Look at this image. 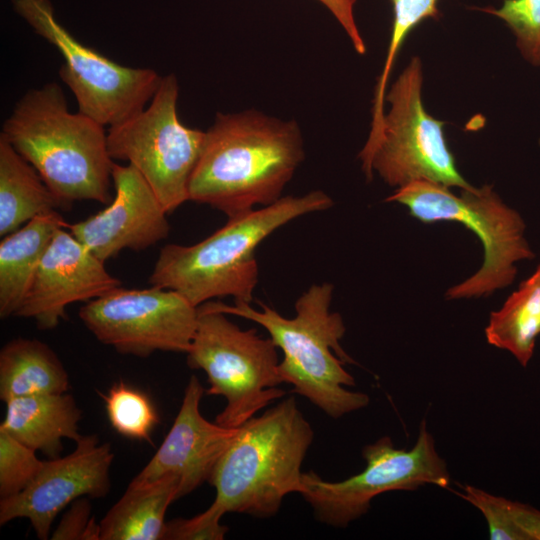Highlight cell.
<instances>
[{
	"mask_svg": "<svg viewBox=\"0 0 540 540\" xmlns=\"http://www.w3.org/2000/svg\"><path fill=\"white\" fill-rule=\"evenodd\" d=\"M114 459L109 443L81 436L65 457L45 461L35 479L19 494L0 500V524L27 518L41 540L49 538L57 515L77 499L105 497Z\"/></svg>",
	"mask_w": 540,
	"mask_h": 540,
	"instance_id": "13",
	"label": "cell"
},
{
	"mask_svg": "<svg viewBox=\"0 0 540 540\" xmlns=\"http://www.w3.org/2000/svg\"><path fill=\"white\" fill-rule=\"evenodd\" d=\"M0 136L35 168L65 209L74 201L112 200L114 161L104 126L70 112L56 82L27 91Z\"/></svg>",
	"mask_w": 540,
	"mask_h": 540,
	"instance_id": "2",
	"label": "cell"
},
{
	"mask_svg": "<svg viewBox=\"0 0 540 540\" xmlns=\"http://www.w3.org/2000/svg\"><path fill=\"white\" fill-rule=\"evenodd\" d=\"M111 426L121 435L151 443L159 415L149 397L127 383H114L101 394Z\"/></svg>",
	"mask_w": 540,
	"mask_h": 540,
	"instance_id": "23",
	"label": "cell"
},
{
	"mask_svg": "<svg viewBox=\"0 0 540 540\" xmlns=\"http://www.w3.org/2000/svg\"><path fill=\"white\" fill-rule=\"evenodd\" d=\"M222 516L209 507L189 519H174L166 522L164 540H222L228 527L222 525Z\"/></svg>",
	"mask_w": 540,
	"mask_h": 540,
	"instance_id": "27",
	"label": "cell"
},
{
	"mask_svg": "<svg viewBox=\"0 0 540 540\" xmlns=\"http://www.w3.org/2000/svg\"><path fill=\"white\" fill-rule=\"evenodd\" d=\"M96 339L122 354L187 353L198 324V307L180 293L152 286H121L86 302L79 311Z\"/></svg>",
	"mask_w": 540,
	"mask_h": 540,
	"instance_id": "12",
	"label": "cell"
},
{
	"mask_svg": "<svg viewBox=\"0 0 540 540\" xmlns=\"http://www.w3.org/2000/svg\"><path fill=\"white\" fill-rule=\"evenodd\" d=\"M334 286L324 282L314 284L296 301V315L286 318L264 303L260 310L250 303L227 305L208 301L209 305L227 315L251 320L269 333L283 353L278 373L283 383L332 418L360 410L369 404V396L350 391L353 376L344 363H354L340 345L345 334L341 315L330 311Z\"/></svg>",
	"mask_w": 540,
	"mask_h": 540,
	"instance_id": "4",
	"label": "cell"
},
{
	"mask_svg": "<svg viewBox=\"0 0 540 540\" xmlns=\"http://www.w3.org/2000/svg\"><path fill=\"white\" fill-rule=\"evenodd\" d=\"M67 222L58 211L39 215L0 243V317L16 316L39 264L58 229Z\"/></svg>",
	"mask_w": 540,
	"mask_h": 540,
	"instance_id": "18",
	"label": "cell"
},
{
	"mask_svg": "<svg viewBox=\"0 0 540 540\" xmlns=\"http://www.w3.org/2000/svg\"><path fill=\"white\" fill-rule=\"evenodd\" d=\"M540 335V263L504 302L490 314L485 328L487 342L510 352L526 367Z\"/></svg>",
	"mask_w": 540,
	"mask_h": 540,
	"instance_id": "22",
	"label": "cell"
},
{
	"mask_svg": "<svg viewBox=\"0 0 540 540\" xmlns=\"http://www.w3.org/2000/svg\"><path fill=\"white\" fill-rule=\"evenodd\" d=\"M115 196L98 213L66 229L103 262L129 249L144 250L169 234L167 211L131 164L114 163Z\"/></svg>",
	"mask_w": 540,
	"mask_h": 540,
	"instance_id": "14",
	"label": "cell"
},
{
	"mask_svg": "<svg viewBox=\"0 0 540 540\" xmlns=\"http://www.w3.org/2000/svg\"><path fill=\"white\" fill-rule=\"evenodd\" d=\"M180 480L169 474L154 481L130 482L99 522L100 540H160L169 505L178 499Z\"/></svg>",
	"mask_w": 540,
	"mask_h": 540,
	"instance_id": "19",
	"label": "cell"
},
{
	"mask_svg": "<svg viewBox=\"0 0 540 540\" xmlns=\"http://www.w3.org/2000/svg\"><path fill=\"white\" fill-rule=\"evenodd\" d=\"M53 540H100V526L85 497L74 501L51 535Z\"/></svg>",
	"mask_w": 540,
	"mask_h": 540,
	"instance_id": "28",
	"label": "cell"
},
{
	"mask_svg": "<svg viewBox=\"0 0 540 540\" xmlns=\"http://www.w3.org/2000/svg\"><path fill=\"white\" fill-rule=\"evenodd\" d=\"M437 2L438 0H392L394 9L392 34L383 70L375 89L374 110L381 111L384 109L389 75L403 41L409 32L422 20L438 16Z\"/></svg>",
	"mask_w": 540,
	"mask_h": 540,
	"instance_id": "24",
	"label": "cell"
},
{
	"mask_svg": "<svg viewBox=\"0 0 540 540\" xmlns=\"http://www.w3.org/2000/svg\"><path fill=\"white\" fill-rule=\"evenodd\" d=\"M449 188L430 181H414L397 188L385 201L404 205L412 217L423 223L458 222L480 239L484 249L481 267L450 287L447 299L487 296L509 286L517 274L515 264L534 258L522 216L506 205L491 185L460 189L459 195Z\"/></svg>",
	"mask_w": 540,
	"mask_h": 540,
	"instance_id": "6",
	"label": "cell"
},
{
	"mask_svg": "<svg viewBox=\"0 0 540 540\" xmlns=\"http://www.w3.org/2000/svg\"><path fill=\"white\" fill-rule=\"evenodd\" d=\"M299 125L257 110L218 113L205 131L189 182V200L210 205L228 218L270 205L303 161Z\"/></svg>",
	"mask_w": 540,
	"mask_h": 540,
	"instance_id": "1",
	"label": "cell"
},
{
	"mask_svg": "<svg viewBox=\"0 0 540 540\" xmlns=\"http://www.w3.org/2000/svg\"><path fill=\"white\" fill-rule=\"evenodd\" d=\"M481 10L503 20L513 32L522 57L540 66V0H504L497 9Z\"/></svg>",
	"mask_w": 540,
	"mask_h": 540,
	"instance_id": "25",
	"label": "cell"
},
{
	"mask_svg": "<svg viewBox=\"0 0 540 540\" xmlns=\"http://www.w3.org/2000/svg\"><path fill=\"white\" fill-rule=\"evenodd\" d=\"M204 388L193 375L168 434L147 465L131 481L142 484L165 475L180 480L178 499L209 479L233 442L239 427L228 428L205 419L200 412Z\"/></svg>",
	"mask_w": 540,
	"mask_h": 540,
	"instance_id": "16",
	"label": "cell"
},
{
	"mask_svg": "<svg viewBox=\"0 0 540 540\" xmlns=\"http://www.w3.org/2000/svg\"><path fill=\"white\" fill-rule=\"evenodd\" d=\"M69 376L56 353L36 339L16 338L0 351V398L61 394L69 390Z\"/></svg>",
	"mask_w": 540,
	"mask_h": 540,
	"instance_id": "20",
	"label": "cell"
},
{
	"mask_svg": "<svg viewBox=\"0 0 540 540\" xmlns=\"http://www.w3.org/2000/svg\"><path fill=\"white\" fill-rule=\"evenodd\" d=\"M313 437L293 396L246 421L209 479L216 489L209 508L220 516L277 514L288 494L303 491L301 467Z\"/></svg>",
	"mask_w": 540,
	"mask_h": 540,
	"instance_id": "5",
	"label": "cell"
},
{
	"mask_svg": "<svg viewBox=\"0 0 540 540\" xmlns=\"http://www.w3.org/2000/svg\"><path fill=\"white\" fill-rule=\"evenodd\" d=\"M104 263L66 227L58 229L16 317L33 319L43 330L55 328L69 305L88 302L121 286Z\"/></svg>",
	"mask_w": 540,
	"mask_h": 540,
	"instance_id": "15",
	"label": "cell"
},
{
	"mask_svg": "<svg viewBox=\"0 0 540 540\" xmlns=\"http://www.w3.org/2000/svg\"><path fill=\"white\" fill-rule=\"evenodd\" d=\"M175 75L162 77L148 107L110 126L107 146L113 160L134 166L167 211L189 200V182L205 140V131L178 118Z\"/></svg>",
	"mask_w": 540,
	"mask_h": 540,
	"instance_id": "9",
	"label": "cell"
},
{
	"mask_svg": "<svg viewBox=\"0 0 540 540\" xmlns=\"http://www.w3.org/2000/svg\"><path fill=\"white\" fill-rule=\"evenodd\" d=\"M332 205L330 196L314 190L228 218L223 227L196 244L164 246L149 283L180 293L196 307L227 296L250 303L259 274L257 246L291 220Z\"/></svg>",
	"mask_w": 540,
	"mask_h": 540,
	"instance_id": "3",
	"label": "cell"
},
{
	"mask_svg": "<svg viewBox=\"0 0 540 540\" xmlns=\"http://www.w3.org/2000/svg\"><path fill=\"white\" fill-rule=\"evenodd\" d=\"M362 455L364 470L342 481L330 482L314 471L303 472L301 496L318 521L344 528L367 513L372 499L382 493L416 490L425 484L449 487L446 462L437 453L425 420L410 450L396 448L385 436L365 446Z\"/></svg>",
	"mask_w": 540,
	"mask_h": 540,
	"instance_id": "11",
	"label": "cell"
},
{
	"mask_svg": "<svg viewBox=\"0 0 540 540\" xmlns=\"http://www.w3.org/2000/svg\"><path fill=\"white\" fill-rule=\"evenodd\" d=\"M0 429L22 444L56 458L65 438L75 442L82 436V411L72 395L42 394L11 399Z\"/></svg>",
	"mask_w": 540,
	"mask_h": 540,
	"instance_id": "17",
	"label": "cell"
},
{
	"mask_svg": "<svg viewBox=\"0 0 540 540\" xmlns=\"http://www.w3.org/2000/svg\"><path fill=\"white\" fill-rule=\"evenodd\" d=\"M44 462L34 449L0 429V498L22 492L39 474Z\"/></svg>",
	"mask_w": 540,
	"mask_h": 540,
	"instance_id": "26",
	"label": "cell"
},
{
	"mask_svg": "<svg viewBox=\"0 0 540 540\" xmlns=\"http://www.w3.org/2000/svg\"><path fill=\"white\" fill-rule=\"evenodd\" d=\"M511 540H540V511L505 498Z\"/></svg>",
	"mask_w": 540,
	"mask_h": 540,
	"instance_id": "29",
	"label": "cell"
},
{
	"mask_svg": "<svg viewBox=\"0 0 540 540\" xmlns=\"http://www.w3.org/2000/svg\"><path fill=\"white\" fill-rule=\"evenodd\" d=\"M334 15L345 30L357 53H366L365 42L359 32L354 17L356 0H319Z\"/></svg>",
	"mask_w": 540,
	"mask_h": 540,
	"instance_id": "30",
	"label": "cell"
},
{
	"mask_svg": "<svg viewBox=\"0 0 540 540\" xmlns=\"http://www.w3.org/2000/svg\"><path fill=\"white\" fill-rule=\"evenodd\" d=\"M14 10L64 58L62 81L74 94L80 113L114 126L143 110L162 77L151 68L118 64L71 35L56 19L49 0H11Z\"/></svg>",
	"mask_w": 540,
	"mask_h": 540,
	"instance_id": "10",
	"label": "cell"
},
{
	"mask_svg": "<svg viewBox=\"0 0 540 540\" xmlns=\"http://www.w3.org/2000/svg\"><path fill=\"white\" fill-rule=\"evenodd\" d=\"M277 347L256 329L242 330L213 309L208 302L198 307V324L187 354L192 369L208 378L207 395L222 396L224 409L215 422L237 428L261 409L284 397Z\"/></svg>",
	"mask_w": 540,
	"mask_h": 540,
	"instance_id": "7",
	"label": "cell"
},
{
	"mask_svg": "<svg viewBox=\"0 0 540 540\" xmlns=\"http://www.w3.org/2000/svg\"><path fill=\"white\" fill-rule=\"evenodd\" d=\"M422 84L421 60L413 57L385 95L390 109L373 145L359 154L362 169L368 180L375 171L397 188L421 180L473 188L457 169L444 137V122L424 108Z\"/></svg>",
	"mask_w": 540,
	"mask_h": 540,
	"instance_id": "8",
	"label": "cell"
},
{
	"mask_svg": "<svg viewBox=\"0 0 540 540\" xmlns=\"http://www.w3.org/2000/svg\"><path fill=\"white\" fill-rule=\"evenodd\" d=\"M64 205L35 168L0 136V236Z\"/></svg>",
	"mask_w": 540,
	"mask_h": 540,
	"instance_id": "21",
	"label": "cell"
}]
</instances>
